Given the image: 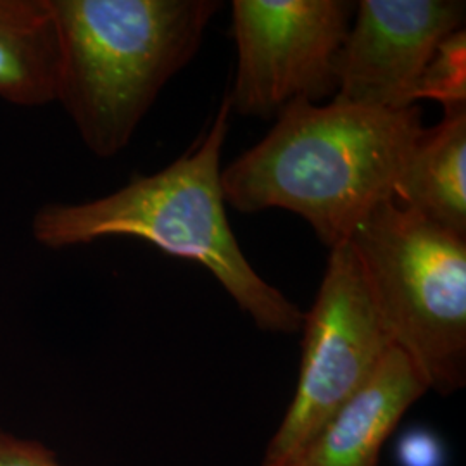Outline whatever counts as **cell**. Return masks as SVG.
<instances>
[{"mask_svg":"<svg viewBox=\"0 0 466 466\" xmlns=\"http://www.w3.org/2000/svg\"><path fill=\"white\" fill-rule=\"evenodd\" d=\"M0 466H63L56 452L35 439L0 429Z\"/></svg>","mask_w":466,"mask_h":466,"instance_id":"obj_12","label":"cell"},{"mask_svg":"<svg viewBox=\"0 0 466 466\" xmlns=\"http://www.w3.org/2000/svg\"><path fill=\"white\" fill-rule=\"evenodd\" d=\"M57 67L50 0H0V99L19 107L56 104Z\"/></svg>","mask_w":466,"mask_h":466,"instance_id":"obj_10","label":"cell"},{"mask_svg":"<svg viewBox=\"0 0 466 466\" xmlns=\"http://www.w3.org/2000/svg\"><path fill=\"white\" fill-rule=\"evenodd\" d=\"M427 392L417 365L394 346L368 382L323 425L296 466H379L387 439Z\"/></svg>","mask_w":466,"mask_h":466,"instance_id":"obj_8","label":"cell"},{"mask_svg":"<svg viewBox=\"0 0 466 466\" xmlns=\"http://www.w3.org/2000/svg\"><path fill=\"white\" fill-rule=\"evenodd\" d=\"M398 456L400 466L444 465V450L441 441L425 431H413L402 435Z\"/></svg>","mask_w":466,"mask_h":466,"instance_id":"obj_13","label":"cell"},{"mask_svg":"<svg viewBox=\"0 0 466 466\" xmlns=\"http://www.w3.org/2000/svg\"><path fill=\"white\" fill-rule=\"evenodd\" d=\"M57 30L56 104L102 159L132 142L142 119L199 52L218 0H50Z\"/></svg>","mask_w":466,"mask_h":466,"instance_id":"obj_3","label":"cell"},{"mask_svg":"<svg viewBox=\"0 0 466 466\" xmlns=\"http://www.w3.org/2000/svg\"><path fill=\"white\" fill-rule=\"evenodd\" d=\"M394 200L466 237V106L444 109L435 127L423 128Z\"/></svg>","mask_w":466,"mask_h":466,"instance_id":"obj_9","label":"cell"},{"mask_svg":"<svg viewBox=\"0 0 466 466\" xmlns=\"http://www.w3.org/2000/svg\"><path fill=\"white\" fill-rule=\"evenodd\" d=\"M354 11L350 0L232 2L237 69L225 94L232 113L271 119L292 100L335 96V61Z\"/></svg>","mask_w":466,"mask_h":466,"instance_id":"obj_6","label":"cell"},{"mask_svg":"<svg viewBox=\"0 0 466 466\" xmlns=\"http://www.w3.org/2000/svg\"><path fill=\"white\" fill-rule=\"evenodd\" d=\"M423 111L292 100L254 147L221 169L225 204L244 215L285 209L333 249L396 198L423 132Z\"/></svg>","mask_w":466,"mask_h":466,"instance_id":"obj_1","label":"cell"},{"mask_svg":"<svg viewBox=\"0 0 466 466\" xmlns=\"http://www.w3.org/2000/svg\"><path fill=\"white\" fill-rule=\"evenodd\" d=\"M227 96L199 140L154 175H137L99 199L44 204L32 219L35 240L67 249L109 237H134L206 268L259 330L296 333L304 313L261 279L240 249L221 190V150L230 128Z\"/></svg>","mask_w":466,"mask_h":466,"instance_id":"obj_2","label":"cell"},{"mask_svg":"<svg viewBox=\"0 0 466 466\" xmlns=\"http://www.w3.org/2000/svg\"><path fill=\"white\" fill-rule=\"evenodd\" d=\"M463 0L356 2L335 61L332 102L400 111L418 106L420 84L441 44L465 30Z\"/></svg>","mask_w":466,"mask_h":466,"instance_id":"obj_7","label":"cell"},{"mask_svg":"<svg viewBox=\"0 0 466 466\" xmlns=\"http://www.w3.org/2000/svg\"><path fill=\"white\" fill-rule=\"evenodd\" d=\"M465 54V30L448 36L425 69L418 99L439 100L444 109L466 106Z\"/></svg>","mask_w":466,"mask_h":466,"instance_id":"obj_11","label":"cell"},{"mask_svg":"<svg viewBox=\"0 0 466 466\" xmlns=\"http://www.w3.org/2000/svg\"><path fill=\"white\" fill-rule=\"evenodd\" d=\"M394 346L442 398L466 383V237L396 200L350 240Z\"/></svg>","mask_w":466,"mask_h":466,"instance_id":"obj_4","label":"cell"},{"mask_svg":"<svg viewBox=\"0 0 466 466\" xmlns=\"http://www.w3.org/2000/svg\"><path fill=\"white\" fill-rule=\"evenodd\" d=\"M299 380L261 466H296L333 413L394 348L350 242L330 249L311 309L304 313Z\"/></svg>","mask_w":466,"mask_h":466,"instance_id":"obj_5","label":"cell"}]
</instances>
